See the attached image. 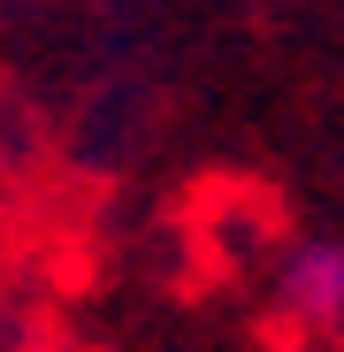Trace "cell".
Here are the masks:
<instances>
[{
	"label": "cell",
	"instance_id": "obj_1",
	"mask_svg": "<svg viewBox=\"0 0 344 352\" xmlns=\"http://www.w3.org/2000/svg\"><path fill=\"white\" fill-rule=\"evenodd\" d=\"M275 299H283L291 322L344 337V245L336 238H299L275 268Z\"/></svg>",
	"mask_w": 344,
	"mask_h": 352
},
{
	"label": "cell",
	"instance_id": "obj_2",
	"mask_svg": "<svg viewBox=\"0 0 344 352\" xmlns=\"http://www.w3.org/2000/svg\"><path fill=\"white\" fill-rule=\"evenodd\" d=\"M16 352H69V344H16Z\"/></svg>",
	"mask_w": 344,
	"mask_h": 352
}]
</instances>
